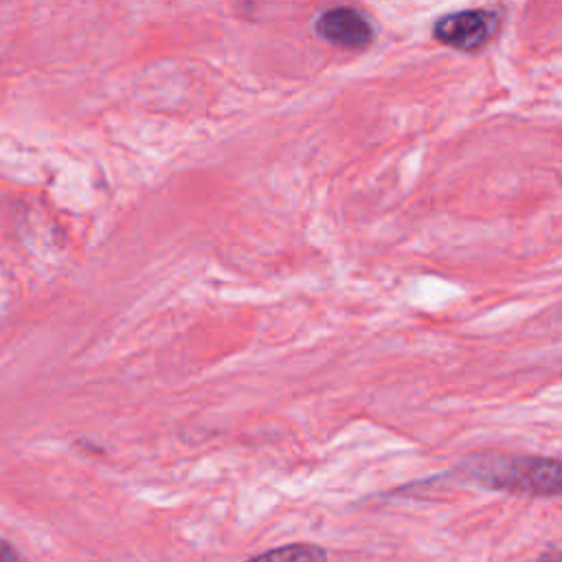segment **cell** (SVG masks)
Masks as SVG:
<instances>
[{
	"instance_id": "cell-4",
	"label": "cell",
	"mask_w": 562,
	"mask_h": 562,
	"mask_svg": "<svg viewBox=\"0 0 562 562\" xmlns=\"http://www.w3.org/2000/svg\"><path fill=\"white\" fill-rule=\"evenodd\" d=\"M325 558H327L325 549H321L316 544L299 542V544H285V547L270 549V551L255 555L246 562H325Z\"/></svg>"
},
{
	"instance_id": "cell-2",
	"label": "cell",
	"mask_w": 562,
	"mask_h": 562,
	"mask_svg": "<svg viewBox=\"0 0 562 562\" xmlns=\"http://www.w3.org/2000/svg\"><path fill=\"white\" fill-rule=\"evenodd\" d=\"M498 29V15L485 9H468L459 13H450L435 22L432 35L452 48L459 50H476L492 40Z\"/></svg>"
},
{
	"instance_id": "cell-3",
	"label": "cell",
	"mask_w": 562,
	"mask_h": 562,
	"mask_svg": "<svg viewBox=\"0 0 562 562\" xmlns=\"http://www.w3.org/2000/svg\"><path fill=\"white\" fill-rule=\"evenodd\" d=\"M314 29L318 37L340 48H364L373 40L371 22L351 7H334L323 11Z\"/></svg>"
},
{
	"instance_id": "cell-1",
	"label": "cell",
	"mask_w": 562,
	"mask_h": 562,
	"mask_svg": "<svg viewBox=\"0 0 562 562\" xmlns=\"http://www.w3.org/2000/svg\"><path fill=\"white\" fill-rule=\"evenodd\" d=\"M465 472L492 487L522 496H560L562 461L522 454H476L468 461Z\"/></svg>"
},
{
	"instance_id": "cell-5",
	"label": "cell",
	"mask_w": 562,
	"mask_h": 562,
	"mask_svg": "<svg viewBox=\"0 0 562 562\" xmlns=\"http://www.w3.org/2000/svg\"><path fill=\"white\" fill-rule=\"evenodd\" d=\"M0 562H20L15 551L4 540H0Z\"/></svg>"
}]
</instances>
